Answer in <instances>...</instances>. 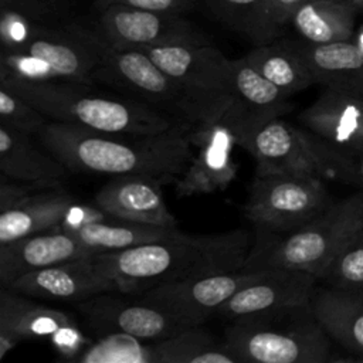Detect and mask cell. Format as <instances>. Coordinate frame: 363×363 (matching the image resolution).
I'll return each mask as SVG.
<instances>
[{"label": "cell", "instance_id": "obj_1", "mask_svg": "<svg viewBox=\"0 0 363 363\" xmlns=\"http://www.w3.org/2000/svg\"><path fill=\"white\" fill-rule=\"evenodd\" d=\"M194 125L179 122L162 133L138 136L48 121L37 138L68 170L112 176L142 174L169 183L179 179L191 157Z\"/></svg>", "mask_w": 363, "mask_h": 363}, {"label": "cell", "instance_id": "obj_2", "mask_svg": "<svg viewBox=\"0 0 363 363\" xmlns=\"http://www.w3.org/2000/svg\"><path fill=\"white\" fill-rule=\"evenodd\" d=\"M254 238L235 228L217 234H186L115 252H99L92 261L113 279L118 291L136 295L146 289L210 274L240 271Z\"/></svg>", "mask_w": 363, "mask_h": 363}, {"label": "cell", "instance_id": "obj_3", "mask_svg": "<svg viewBox=\"0 0 363 363\" xmlns=\"http://www.w3.org/2000/svg\"><path fill=\"white\" fill-rule=\"evenodd\" d=\"M0 86L30 102L50 121L119 135H157L183 122L125 95H111L94 84L30 81L0 72Z\"/></svg>", "mask_w": 363, "mask_h": 363}, {"label": "cell", "instance_id": "obj_4", "mask_svg": "<svg viewBox=\"0 0 363 363\" xmlns=\"http://www.w3.org/2000/svg\"><path fill=\"white\" fill-rule=\"evenodd\" d=\"M363 228V187L333 201L319 217L285 235L255 228L244 271L301 269L316 278L330 259Z\"/></svg>", "mask_w": 363, "mask_h": 363}, {"label": "cell", "instance_id": "obj_5", "mask_svg": "<svg viewBox=\"0 0 363 363\" xmlns=\"http://www.w3.org/2000/svg\"><path fill=\"white\" fill-rule=\"evenodd\" d=\"M330 340L311 305L231 322L223 339L238 362L254 363H328Z\"/></svg>", "mask_w": 363, "mask_h": 363}, {"label": "cell", "instance_id": "obj_6", "mask_svg": "<svg viewBox=\"0 0 363 363\" xmlns=\"http://www.w3.org/2000/svg\"><path fill=\"white\" fill-rule=\"evenodd\" d=\"M98 62L99 50L92 28L65 21L43 27L20 51H1L0 72L30 81L94 84Z\"/></svg>", "mask_w": 363, "mask_h": 363}, {"label": "cell", "instance_id": "obj_7", "mask_svg": "<svg viewBox=\"0 0 363 363\" xmlns=\"http://www.w3.org/2000/svg\"><path fill=\"white\" fill-rule=\"evenodd\" d=\"M94 34L99 50V62L92 74L94 84L106 85L179 121L199 122L194 106L183 88L146 51L113 47L98 37L95 31Z\"/></svg>", "mask_w": 363, "mask_h": 363}, {"label": "cell", "instance_id": "obj_8", "mask_svg": "<svg viewBox=\"0 0 363 363\" xmlns=\"http://www.w3.org/2000/svg\"><path fill=\"white\" fill-rule=\"evenodd\" d=\"M186 92L199 122L221 118L233 101L231 65L210 43H172L140 48Z\"/></svg>", "mask_w": 363, "mask_h": 363}, {"label": "cell", "instance_id": "obj_9", "mask_svg": "<svg viewBox=\"0 0 363 363\" xmlns=\"http://www.w3.org/2000/svg\"><path fill=\"white\" fill-rule=\"evenodd\" d=\"M333 201L322 177L255 174L244 214L255 228L285 234L319 217Z\"/></svg>", "mask_w": 363, "mask_h": 363}, {"label": "cell", "instance_id": "obj_10", "mask_svg": "<svg viewBox=\"0 0 363 363\" xmlns=\"http://www.w3.org/2000/svg\"><path fill=\"white\" fill-rule=\"evenodd\" d=\"M75 305L89 328L99 336L126 333L155 342L200 325L193 319L142 302L119 291L105 292Z\"/></svg>", "mask_w": 363, "mask_h": 363}, {"label": "cell", "instance_id": "obj_11", "mask_svg": "<svg viewBox=\"0 0 363 363\" xmlns=\"http://www.w3.org/2000/svg\"><path fill=\"white\" fill-rule=\"evenodd\" d=\"M99 10L95 24L89 27L113 47L147 48L172 43H208L206 35L183 14L126 4H109Z\"/></svg>", "mask_w": 363, "mask_h": 363}, {"label": "cell", "instance_id": "obj_12", "mask_svg": "<svg viewBox=\"0 0 363 363\" xmlns=\"http://www.w3.org/2000/svg\"><path fill=\"white\" fill-rule=\"evenodd\" d=\"M237 146L255 160V174H296L326 179L325 166L318 156L309 133L281 116L240 135Z\"/></svg>", "mask_w": 363, "mask_h": 363}, {"label": "cell", "instance_id": "obj_13", "mask_svg": "<svg viewBox=\"0 0 363 363\" xmlns=\"http://www.w3.org/2000/svg\"><path fill=\"white\" fill-rule=\"evenodd\" d=\"M318 278L306 271L271 268L238 289L216 312L230 322L288 312L311 305Z\"/></svg>", "mask_w": 363, "mask_h": 363}, {"label": "cell", "instance_id": "obj_14", "mask_svg": "<svg viewBox=\"0 0 363 363\" xmlns=\"http://www.w3.org/2000/svg\"><path fill=\"white\" fill-rule=\"evenodd\" d=\"M235 145L233 130L223 116L197 122L191 132L193 153L176 180V196L190 197L227 189L238 170L233 157Z\"/></svg>", "mask_w": 363, "mask_h": 363}, {"label": "cell", "instance_id": "obj_15", "mask_svg": "<svg viewBox=\"0 0 363 363\" xmlns=\"http://www.w3.org/2000/svg\"><path fill=\"white\" fill-rule=\"evenodd\" d=\"M262 271H231L197 277L180 282L164 284L140 294L132 295L147 302L186 316L203 325L214 316L217 309L238 289L257 279Z\"/></svg>", "mask_w": 363, "mask_h": 363}, {"label": "cell", "instance_id": "obj_16", "mask_svg": "<svg viewBox=\"0 0 363 363\" xmlns=\"http://www.w3.org/2000/svg\"><path fill=\"white\" fill-rule=\"evenodd\" d=\"M298 121L322 145L342 152H363V96L339 86H323Z\"/></svg>", "mask_w": 363, "mask_h": 363}, {"label": "cell", "instance_id": "obj_17", "mask_svg": "<svg viewBox=\"0 0 363 363\" xmlns=\"http://www.w3.org/2000/svg\"><path fill=\"white\" fill-rule=\"evenodd\" d=\"M4 288L30 298L75 303L105 292L118 291L116 282L98 269L92 255L24 274Z\"/></svg>", "mask_w": 363, "mask_h": 363}, {"label": "cell", "instance_id": "obj_18", "mask_svg": "<svg viewBox=\"0 0 363 363\" xmlns=\"http://www.w3.org/2000/svg\"><path fill=\"white\" fill-rule=\"evenodd\" d=\"M230 65L233 101L223 119L233 130L234 139L291 109L289 95L262 77L245 55L231 60Z\"/></svg>", "mask_w": 363, "mask_h": 363}, {"label": "cell", "instance_id": "obj_19", "mask_svg": "<svg viewBox=\"0 0 363 363\" xmlns=\"http://www.w3.org/2000/svg\"><path fill=\"white\" fill-rule=\"evenodd\" d=\"M162 180L142 174L113 176L94 197V203L111 217L126 221L177 227L174 216L167 208Z\"/></svg>", "mask_w": 363, "mask_h": 363}, {"label": "cell", "instance_id": "obj_20", "mask_svg": "<svg viewBox=\"0 0 363 363\" xmlns=\"http://www.w3.org/2000/svg\"><path fill=\"white\" fill-rule=\"evenodd\" d=\"M95 252L64 231H45L0 244V284L51 265L86 258Z\"/></svg>", "mask_w": 363, "mask_h": 363}, {"label": "cell", "instance_id": "obj_21", "mask_svg": "<svg viewBox=\"0 0 363 363\" xmlns=\"http://www.w3.org/2000/svg\"><path fill=\"white\" fill-rule=\"evenodd\" d=\"M74 319L64 311L35 303L30 296L1 286L0 360L21 340L50 337Z\"/></svg>", "mask_w": 363, "mask_h": 363}, {"label": "cell", "instance_id": "obj_22", "mask_svg": "<svg viewBox=\"0 0 363 363\" xmlns=\"http://www.w3.org/2000/svg\"><path fill=\"white\" fill-rule=\"evenodd\" d=\"M311 306L330 339L363 363V291L316 286Z\"/></svg>", "mask_w": 363, "mask_h": 363}, {"label": "cell", "instance_id": "obj_23", "mask_svg": "<svg viewBox=\"0 0 363 363\" xmlns=\"http://www.w3.org/2000/svg\"><path fill=\"white\" fill-rule=\"evenodd\" d=\"M0 170L14 180L58 187L68 169L45 149H38L31 136L0 122Z\"/></svg>", "mask_w": 363, "mask_h": 363}, {"label": "cell", "instance_id": "obj_24", "mask_svg": "<svg viewBox=\"0 0 363 363\" xmlns=\"http://www.w3.org/2000/svg\"><path fill=\"white\" fill-rule=\"evenodd\" d=\"M315 84L339 86L363 96V51L352 40L326 44L296 41Z\"/></svg>", "mask_w": 363, "mask_h": 363}, {"label": "cell", "instance_id": "obj_25", "mask_svg": "<svg viewBox=\"0 0 363 363\" xmlns=\"http://www.w3.org/2000/svg\"><path fill=\"white\" fill-rule=\"evenodd\" d=\"M74 197L55 187L37 193L18 206L0 211V244L45 231H57Z\"/></svg>", "mask_w": 363, "mask_h": 363}, {"label": "cell", "instance_id": "obj_26", "mask_svg": "<svg viewBox=\"0 0 363 363\" xmlns=\"http://www.w3.org/2000/svg\"><path fill=\"white\" fill-rule=\"evenodd\" d=\"M359 11L349 0H306L289 24L306 43L326 44L354 37Z\"/></svg>", "mask_w": 363, "mask_h": 363}, {"label": "cell", "instance_id": "obj_27", "mask_svg": "<svg viewBox=\"0 0 363 363\" xmlns=\"http://www.w3.org/2000/svg\"><path fill=\"white\" fill-rule=\"evenodd\" d=\"M245 58L262 77L289 96L315 84L296 41L279 37L271 43L255 45L245 54Z\"/></svg>", "mask_w": 363, "mask_h": 363}, {"label": "cell", "instance_id": "obj_28", "mask_svg": "<svg viewBox=\"0 0 363 363\" xmlns=\"http://www.w3.org/2000/svg\"><path fill=\"white\" fill-rule=\"evenodd\" d=\"M91 248L95 254L115 252L149 242L174 238L183 234L177 227L140 224L109 217L68 233Z\"/></svg>", "mask_w": 363, "mask_h": 363}, {"label": "cell", "instance_id": "obj_29", "mask_svg": "<svg viewBox=\"0 0 363 363\" xmlns=\"http://www.w3.org/2000/svg\"><path fill=\"white\" fill-rule=\"evenodd\" d=\"M152 363H238L224 342L201 325L152 342Z\"/></svg>", "mask_w": 363, "mask_h": 363}, {"label": "cell", "instance_id": "obj_30", "mask_svg": "<svg viewBox=\"0 0 363 363\" xmlns=\"http://www.w3.org/2000/svg\"><path fill=\"white\" fill-rule=\"evenodd\" d=\"M216 20L244 35L254 45L279 38L284 33L265 0H204Z\"/></svg>", "mask_w": 363, "mask_h": 363}, {"label": "cell", "instance_id": "obj_31", "mask_svg": "<svg viewBox=\"0 0 363 363\" xmlns=\"http://www.w3.org/2000/svg\"><path fill=\"white\" fill-rule=\"evenodd\" d=\"M126 333L102 335L75 359L84 363H152V342Z\"/></svg>", "mask_w": 363, "mask_h": 363}, {"label": "cell", "instance_id": "obj_32", "mask_svg": "<svg viewBox=\"0 0 363 363\" xmlns=\"http://www.w3.org/2000/svg\"><path fill=\"white\" fill-rule=\"evenodd\" d=\"M318 282L335 289L363 291V228L322 269Z\"/></svg>", "mask_w": 363, "mask_h": 363}, {"label": "cell", "instance_id": "obj_33", "mask_svg": "<svg viewBox=\"0 0 363 363\" xmlns=\"http://www.w3.org/2000/svg\"><path fill=\"white\" fill-rule=\"evenodd\" d=\"M48 121L50 119L30 102L7 88L0 86V122L30 136H37Z\"/></svg>", "mask_w": 363, "mask_h": 363}, {"label": "cell", "instance_id": "obj_34", "mask_svg": "<svg viewBox=\"0 0 363 363\" xmlns=\"http://www.w3.org/2000/svg\"><path fill=\"white\" fill-rule=\"evenodd\" d=\"M309 136L318 156L325 166L326 179H336L343 183L356 184L360 189L363 187V152L347 153L330 149L318 142L311 133Z\"/></svg>", "mask_w": 363, "mask_h": 363}, {"label": "cell", "instance_id": "obj_35", "mask_svg": "<svg viewBox=\"0 0 363 363\" xmlns=\"http://www.w3.org/2000/svg\"><path fill=\"white\" fill-rule=\"evenodd\" d=\"M45 27L27 14L10 9L0 7V40L1 51H20Z\"/></svg>", "mask_w": 363, "mask_h": 363}, {"label": "cell", "instance_id": "obj_36", "mask_svg": "<svg viewBox=\"0 0 363 363\" xmlns=\"http://www.w3.org/2000/svg\"><path fill=\"white\" fill-rule=\"evenodd\" d=\"M0 7L16 9L43 26L68 21L69 0H0Z\"/></svg>", "mask_w": 363, "mask_h": 363}, {"label": "cell", "instance_id": "obj_37", "mask_svg": "<svg viewBox=\"0 0 363 363\" xmlns=\"http://www.w3.org/2000/svg\"><path fill=\"white\" fill-rule=\"evenodd\" d=\"M55 189L47 184L41 183H28V182H20L14 180L6 174H1L0 177V211H6L9 208H13L27 200L28 197L34 196L37 191L41 190H50Z\"/></svg>", "mask_w": 363, "mask_h": 363}, {"label": "cell", "instance_id": "obj_38", "mask_svg": "<svg viewBox=\"0 0 363 363\" xmlns=\"http://www.w3.org/2000/svg\"><path fill=\"white\" fill-rule=\"evenodd\" d=\"M50 339L55 350L68 360H75L91 343L77 328L75 322L60 328Z\"/></svg>", "mask_w": 363, "mask_h": 363}, {"label": "cell", "instance_id": "obj_39", "mask_svg": "<svg viewBox=\"0 0 363 363\" xmlns=\"http://www.w3.org/2000/svg\"><path fill=\"white\" fill-rule=\"evenodd\" d=\"M111 216L106 214L102 208H99L95 203L94 204H84V203H72L67 210L60 227L57 231L71 233L74 230L82 228L88 224H94L98 221L108 220Z\"/></svg>", "mask_w": 363, "mask_h": 363}, {"label": "cell", "instance_id": "obj_40", "mask_svg": "<svg viewBox=\"0 0 363 363\" xmlns=\"http://www.w3.org/2000/svg\"><path fill=\"white\" fill-rule=\"evenodd\" d=\"M197 1L199 0H95V4L98 9L109 4H126L153 11L184 14L186 11L191 10Z\"/></svg>", "mask_w": 363, "mask_h": 363}, {"label": "cell", "instance_id": "obj_41", "mask_svg": "<svg viewBox=\"0 0 363 363\" xmlns=\"http://www.w3.org/2000/svg\"><path fill=\"white\" fill-rule=\"evenodd\" d=\"M267 6L274 17V20L285 27L289 24L292 14L306 1V0H265Z\"/></svg>", "mask_w": 363, "mask_h": 363}, {"label": "cell", "instance_id": "obj_42", "mask_svg": "<svg viewBox=\"0 0 363 363\" xmlns=\"http://www.w3.org/2000/svg\"><path fill=\"white\" fill-rule=\"evenodd\" d=\"M354 41L359 44V47L362 48V51H363V28L359 31V33H354Z\"/></svg>", "mask_w": 363, "mask_h": 363}, {"label": "cell", "instance_id": "obj_43", "mask_svg": "<svg viewBox=\"0 0 363 363\" xmlns=\"http://www.w3.org/2000/svg\"><path fill=\"white\" fill-rule=\"evenodd\" d=\"M352 4H353V7L359 11V13H363V0H349Z\"/></svg>", "mask_w": 363, "mask_h": 363}]
</instances>
